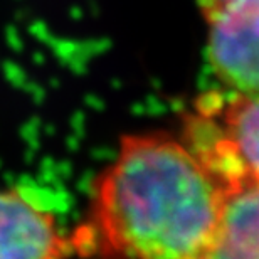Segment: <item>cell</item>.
<instances>
[{
    "instance_id": "obj_2",
    "label": "cell",
    "mask_w": 259,
    "mask_h": 259,
    "mask_svg": "<svg viewBox=\"0 0 259 259\" xmlns=\"http://www.w3.org/2000/svg\"><path fill=\"white\" fill-rule=\"evenodd\" d=\"M202 15L219 81L234 95L259 96V0H221Z\"/></svg>"
},
{
    "instance_id": "obj_5",
    "label": "cell",
    "mask_w": 259,
    "mask_h": 259,
    "mask_svg": "<svg viewBox=\"0 0 259 259\" xmlns=\"http://www.w3.org/2000/svg\"><path fill=\"white\" fill-rule=\"evenodd\" d=\"M204 259H234V257H231L226 251H222L219 246H215L214 249H212Z\"/></svg>"
},
{
    "instance_id": "obj_6",
    "label": "cell",
    "mask_w": 259,
    "mask_h": 259,
    "mask_svg": "<svg viewBox=\"0 0 259 259\" xmlns=\"http://www.w3.org/2000/svg\"><path fill=\"white\" fill-rule=\"evenodd\" d=\"M219 2H221V0H199V5H200V10L204 12V10L214 7V5L219 4Z\"/></svg>"
},
{
    "instance_id": "obj_4",
    "label": "cell",
    "mask_w": 259,
    "mask_h": 259,
    "mask_svg": "<svg viewBox=\"0 0 259 259\" xmlns=\"http://www.w3.org/2000/svg\"><path fill=\"white\" fill-rule=\"evenodd\" d=\"M217 246L234 259H259V180L227 190Z\"/></svg>"
},
{
    "instance_id": "obj_3",
    "label": "cell",
    "mask_w": 259,
    "mask_h": 259,
    "mask_svg": "<svg viewBox=\"0 0 259 259\" xmlns=\"http://www.w3.org/2000/svg\"><path fill=\"white\" fill-rule=\"evenodd\" d=\"M58 219L17 190H0V259H67Z\"/></svg>"
},
{
    "instance_id": "obj_1",
    "label": "cell",
    "mask_w": 259,
    "mask_h": 259,
    "mask_svg": "<svg viewBox=\"0 0 259 259\" xmlns=\"http://www.w3.org/2000/svg\"><path fill=\"white\" fill-rule=\"evenodd\" d=\"M227 185L167 133L120 140L93 182L86 221L72 232L84 259H204L217 246Z\"/></svg>"
}]
</instances>
